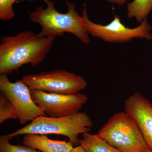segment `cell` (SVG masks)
<instances>
[{"mask_svg": "<svg viewBox=\"0 0 152 152\" xmlns=\"http://www.w3.org/2000/svg\"><path fill=\"white\" fill-rule=\"evenodd\" d=\"M56 37H44L31 31L1 37L0 75H8L26 64L35 67L46 58Z\"/></svg>", "mask_w": 152, "mask_h": 152, "instance_id": "1", "label": "cell"}, {"mask_svg": "<svg viewBox=\"0 0 152 152\" xmlns=\"http://www.w3.org/2000/svg\"><path fill=\"white\" fill-rule=\"evenodd\" d=\"M42 1L46 4V8L39 6L30 13L29 18L31 22L41 26L42 29L38 34L39 35L60 37L65 33H69L75 36L83 43H90L91 39L86 28L84 20L76 10L75 3L66 1L68 12L61 13L55 8L54 4L51 0Z\"/></svg>", "mask_w": 152, "mask_h": 152, "instance_id": "2", "label": "cell"}, {"mask_svg": "<svg viewBox=\"0 0 152 152\" xmlns=\"http://www.w3.org/2000/svg\"><path fill=\"white\" fill-rule=\"evenodd\" d=\"M93 126L89 116L82 112L58 118L42 116L24 127L5 136L12 139L26 134H55L67 137L74 145L78 146L79 136L89 132Z\"/></svg>", "mask_w": 152, "mask_h": 152, "instance_id": "3", "label": "cell"}, {"mask_svg": "<svg viewBox=\"0 0 152 152\" xmlns=\"http://www.w3.org/2000/svg\"><path fill=\"white\" fill-rule=\"evenodd\" d=\"M98 134L121 152H151L137 123L125 111L113 115Z\"/></svg>", "mask_w": 152, "mask_h": 152, "instance_id": "4", "label": "cell"}, {"mask_svg": "<svg viewBox=\"0 0 152 152\" xmlns=\"http://www.w3.org/2000/svg\"><path fill=\"white\" fill-rule=\"evenodd\" d=\"M82 16L89 35L107 42L122 43L130 42L134 39H145L147 40L152 39L151 32L152 27L147 19L138 26L130 28L125 26L117 15L114 16L110 23L105 25L96 23L90 20L86 7L83 9Z\"/></svg>", "mask_w": 152, "mask_h": 152, "instance_id": "5", "label": "cell"}, {"mask_svg": "<svg viewBox=\"0 0 152 152\" xmlns=\"http://www.w3.org/2000/svg\"><path fill=\"white\" fill-rule=\"evenodd\" d=\"M22 80L31 90L64 95L75 94L88 86L81 76L59 69L30 74L23 77Z\"/></svg>", "mask_w": 152, "mask_h": 152, "instance_id": "6", "label": "cell"}, {"mask_svg": "<svg viewBox=\"0 0 152 152\" xmlns=\"http://www.w3.org/2000/svg\"><path fill=\"white\" fill-rule=\"evenodd\" d=\"M0 91L15 109L22 124L39 117L47 116L44 110L33 101L31 90L22 80L12 83L7 75H0Z\"/></svg>", "mask_w": 152, "mask_h": 152, "instance_id": "7", "label": "cell"}, {"mask_svg": "<svg viewBox=\"0 0 152 152\" xmlns=\"http://www.w3.org/2000/svg\"><path fill=\"white\" fill-rule=\"evenodd\" d=\"M31 94L33 101L44 110L45 113L53 118L77 113L88 100L86 95L80 92L64 95L31 90Z\"/></svg>", "mask_w": 152, "mask_h": 152, "instance_id": "8", "label": "cell"}, {"mask_svg": "<svg viewBox=\"0 0 152 152\" xmlns=\"http://www.w3.org/2000/svg\"><path fill=\"white\" fill-rule=\"evenodd\" d=\"M124 110L134 120L150 152H152V103L139 92L125 101Z\"/></svg>", "mask_w": 152, "mask_h": 152, "instance_id": "9", "label": "cell"}, {"mask_svg": "<svg viewBox=\"0 0 152 152\" xmlns=\"http://www.w3.org/2000/svg\"><path fill=\"white\" fill-rule=\"evenodd\" d=\"M24 145L41 152H70L74 145L70 142L55 140L49 139L46 134H25L23 140Z\"/></svg>", "mask_w": 152, "mask_h": 152, "instance_id": "10", "label": "cell"}, {"mask_svg": "<svg viewBox=\"0 0 152 152\" xmlns=\"http://www.w3.org/2000/svg\"><path fill=\"white\" fill-rule=\"evenodd\" d=\"M79 145L86 152H121L98 134H94L88 132L82 134V138L79 140Z\"/></svg>", "mask_w": 152, "mask_h": 152, "instance_id": "11", "label": "cell"}, {"mask_svg": "<svg viewBox=\"0 0 152 152\" xmlns=\"http://www.w3.org/2000/svg\"><path fill=\"white\" fill-rule=\"evenodd\" d=\"M152 11V0H134L127 7V16L141 23Z\"/></svg>", "mask_w": 152, "mask_h": 152, "instance_id": "12", "label": "cell"}, {"mask_svg": "<svg viewBox=\"0 0 152 152\" xmlns=\"http://www.w3.org/2000/svg\"><path fill=\"white\" fill-rule=\"evenodd\" d=\"M10 119H18L15 109L5 97L0 94V124Z\"/></svg>", "mask_w": 152, "mask_h": 152, "instance_id": "13", "label": "cell"}, {"mask_svg": "<svg viewBox=\"0 0 152 152\" xmlns=\"http://www.w3.org/2000/svg\"><path fill=\"white\" fill-rule=\"evenodd\" d=\"M10 138L5 135L0 137V152H41L26 146L14 145L10 142Z\"/></svg>", "mask_w": 152, "mask_h": 152, "instance_id": "14", "label": "cell"}, {"mask_svg": "<svg viewBox=\"0 0 152 152\" xmlns=\"http://www.w3.org/2000/svg\"><path fill=\"white\" fill-rule=\"evenodd\" d=\"M18 0H0V19L1 20H10L15 16L13 5Z\"/></svg>", "mask_w": 152, "mask_h": 152, "instance_id": "15", "label": "cell"}, {"mask_svg": "<svg viewBox=\"0 0 152 152\" xmlns=\"http://www.w3.org/2000/svg\"><path fill=\"white\" fill-rule=\"evenodd\" d=\"M107 2L112 3V4H116L120 6H122L125 4L128 0H104Z\"/></svg>", "mask_w": 152, "mask_h": 152, "instance_id": "16", "label": "cell"}, {"mask_svg": "<svg viewBox=\"0 0 152 152\" xmlns=\"http://www.w3.org/2000/svg\"><path fill=\"white\" fill-rule=\"evenodd\" d=\"M70 152H86V151L80 145H79L77 146L75 148H74Z\"/></svg>", "mask_w": 152, "mask_h": 152, "instance_id": "17", "label": "cell"}]
</instances>
